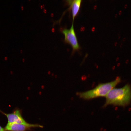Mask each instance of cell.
Segmentation results:
<instances>
[{
	"instance_id": "6da1fadb",
	"label": "cell",
	"mask_w": 131,
	"mask_h": 131,
	"mask_svg": "<svg viewBox=\"0 0 131 131\" xmlns=\"http://www.w3.org/2000/svg\"><path fill=\"white\" fill-rule=\"evenodd\" d=\"M106 97L104 107L110 105L121 106L126 105L131 100L130 86L127 84L121 88H114L108 92Z\"/></svg>"
},
{
	"instance_id": "7a4b0ae2",
	"label": "cell",
	"mask_w": 131,
	"mask_h": 131,
	"mask_svg": "<svg viewBox=\"0 0 131 131\" xmlns=\"http://www.w3.org/2000/svg\"><path fill=\"white\" fill-rule=\"evenodd\" d=\"M120 81V78L118 77L113 81L99 84L90 90L78 92L77 95L80 98L87 100L98 97H106L108 92L119 83Z\"/></svg>"
},
{
	"instance_id": "3957f363",
	"label": "cell",
	"mask_w": 131,
	"mask_h": 131,
	"mask_svg": "<svg viewBox=\"0 0 131 131\" xmlns=\"http://www.w3.org/2000/svg\"><path fill=\"white\" fill-rule=\"evenodd\" d=\"M61 31L64 36V42L69 44L72 47V53L80 49V46L74 29L73 22L70 28H64Z\"/></svg>"
},
{
	"instance_id": "277c9868",
	"label": "cell",
	"mask_w": 131,
	"mask_h": 131,
	"mask_svg": "<svg viewBox=\"0 0 131 131\" xmlns=\"http://www.w3.org/2000/svg\"><path fill=\"white\" fill-rule=\"evenodd\" d=\"M0 111L5 115L7 118L8 123H16L28 125L30 124L26 122L22 116L20 111L16 109L12 113L7 114L1 110Z\"/></svg>"
},
{
	"instance_id": "5b68a950",
	"label": "cell",
	"mask_w": 131,
	"mask_h": 131,
	"mask_svg": "<svg viewBox=\"0 0 131 131\" xmlns=\"http://www.w3.org/2000/svg\"><path fill=\"white\" fill-rule=\"evenodd\" d=\"M43 127L38 124H30L26 125L16 123H8L4 128L5 131H26L32 127Z\"/></svg>"
},
{
	"instance_id": "8992f818",
	"label": "cell",
	"mask_w": 131,
	"mask_h": 131,
	"mask_svg": "<svg viewBox=\"0 0 131 131\" xmlns=\"http://www.w3.org/2000/svg\"><path fill=\"white\" fill-rule=\"evenodd\" d=\"M67 3L70 6L72 15L73 22L79 12L82 0H67Z\"/></svg>"
},
{
	"instance_id": "52a82bcc",
	"label": "cell",
	"mask_w": 131,
	"mask_h": 131,
	"mask_svg": "<svg viewBox=\"0 0 131 131\" xmlns=\"http://www.w3.org/2000/svg\"><path fill=\"white\" fill-rule=\"evenodd\" d=\"M128 5L127 4H124V8L125 9H126L128 7Z\"/></svg>"
},
{
	"instance_id": "ba28073f",
	"label": "cell",
	"mask_w": 131,
	"mask_h": 131,
	"mask_svg": "<svg viewBox=\"0 0 131 131\" xmlns=\"http://www.w3.org/2000/svg\"><path fill=\"white\" fill-rule=\"evenodd\" d=\"M0 131H5L4 128H2L0 125Z\"/></svg>"
},
{
	"instance_id": "9c48e42d",
	"label": "cell",
	"mask_w": 131,
	"mask_h": 131,
	"mask_svg": "<svg viewBox=\"0 0 131 131\" xmlns=\"http://www.w3.org/2000/svg\"><path fill=\"white\" fill-rule=\"evenodd\" d=\"M126 40V38L125 37H123L122 38V41L123 42H125Z\"/></svg>"
},
{
	"instance_id": "30bf717a",
	"label": "cell",
	"mask_w": 131,
	"mask_h": 131,
	"mask_svg": "<svg viewBox=\"0 0 131 131\" xmlns=\"http://www.w3.org/2000/svg\"><path fill=\"white\" fill-rule=\"evenodd\" d=\"M119 15H121L122 14V10H120L119 11Z\"/></svg>"
}]
</instances>
